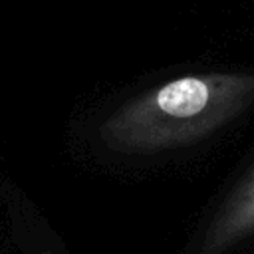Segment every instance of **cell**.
Returning a JSON list of instances; mask_svg holds the SVG:
<instances>
[{"mask_svg":"<svg viewBox=\"0 0 254 254\" xmlns=\"http://www.w3.org/2000/svg\"><path fill=\"white\" fill-rule=\"evenodd\" d=\"M252 93L248 77H179L117 109L99 133L107 147L123 153L181 147L228 123Z\"/></svg>","mask_w":254,"mask_h":254,"instance_id":"obj_1","label":"cell"},{"mask_svg":"<svg viewBox=\"0 0 254 254\" xmlns=\"http://www.w3.org/2000/svg\"><path fill=\"white\" fill-rule=\"evenodd\" d=\"M254 232V171L236 189L208 226L198 254H224Z\"/></svg>","mask_w":254,"mask_h":254,"instance_id":"obj_2","label":"cell"},{"mask_svg":"<svg viewBox=\"0 0 254 254\" xmlns=\"http://www.w3.org/2000/svg\"><path fill=\"white\" fill-rule=\"evenodd\" d=\"M44 254H52V252H44Z\"/></svg>","mask_w":254,"mask_h":254,"instance_id":"obj_3","label":"cell"}]
</instances>
